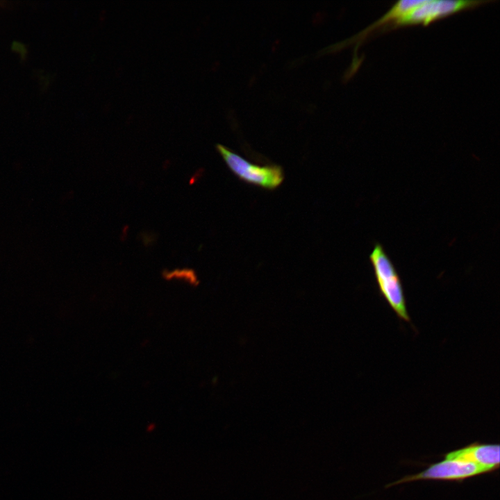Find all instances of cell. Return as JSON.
Masks as SVG:
<instances>
[{
  "label": "cell",
  "instance_id": "4",
  "mask_svg": "<svg viewBox=\"0 0 500 500\" xmlns=\"http://www.w3.org/2000/svg\"><path fill=\"white\" fill-rule=\"evenodd\" d=\"M490 473L475 463L458 459L444 458L430 465L417 474L405 476L388 483L385 488L418 481H442L461 482L474 476Z\"/></svg>",
  "mask_w": 500,
  "mask_h": 500
},
{
  "label": "cell",
  "instance_id": "5",
  "mask_svg": "<svg viewBox=\"0 0 500 500\" xmlns=\"http://www.w3.org/2000/svg\"><path fill=\"white\" fill-rule=\"evenodd\" d=\"M444 458L471 462L487 469L491 473L499 467L500 446L499 444L476 442L449 451Z\"/></svg>",
  "mask_w": 500,
  "mask_h": 500
},
{
  "label": "cell",
  "instance_id": "2",
  "mask_svg": "<svg viewBox=\"0 0 500 500\" xmlns=\"http://www.w3.org/2000/svg\"><path fill=\"white\" fill-rule=\"evenodd\" d=\"M490 2L491 1L474 0H422L419 4L397 20L392 25L390 31L408 26H428L439 19L458 12L474 9Z\"/></svg>",
  "mask_w": 500,
  "mask_h": 500
},
{
  "label": "cell",
  "instance_id": "3",
  "mask_svg": "<svg viewBox=\"0 0 500 500\" xmlns=\"http://www.w3.org/2000/svg\"><path fill=\"white\" fill-rule=\"evenodd\" d=\"M216 148L233 173L247 183L273 190L284 179L283 171L280 166L255 165L222 144H217Z\"/></svg>",
  "mask_w": 500,
  "mask_h": 500
},
{
  "label": "cell",
  "instance_id": "6",
  "mask_svg": "<svg viewBox=\"0 0 500 500\" xmlns=\"http://www.w3.org/2000/svg\"><path fill=\"white\" fill-rule=\"evenodd\" d=\"M422 0H403L395 3L388 12H386L378 20L370 24L363 31L356 35H354L351 40H347L341 45L356 44L358 46L365 41L368 38L374 34L382 33L389 31L392 25L407 12L415 6H417Z\"/></svg>",
  "mask_w": 500,
  "mask_h": 500
},
{
  "label": "cell",
  "instance_id": "1",
  "mask_svg": "<svg viewBox=\"0 0 500 500\" xmlns=\"http://www.w3.org/2000/svg\"><path fill=\"white\" fill-rule=\"evenodd\" d=\"M369 258L380 294L400 320L410 323L402 281L381 244L376 243L374 245Z\"/></svg>",
  "mask_w": 500,
  "mask_h": 500
}]
</instances>
